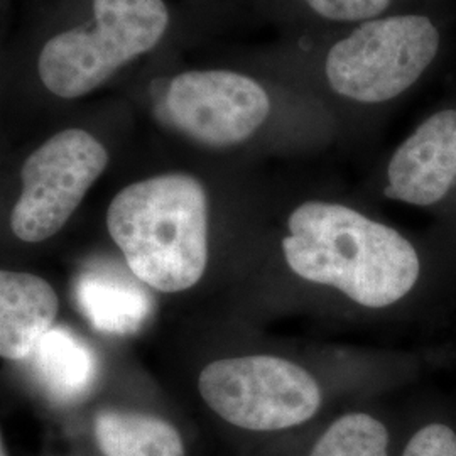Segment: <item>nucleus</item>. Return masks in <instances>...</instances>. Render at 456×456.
<instances>
[{
	"label": "nucleus",
	"mask_w": 456,
	"mask_h": 456,
	"mask_svg": "<svg viewBox=\"0 0 456 456\" xmlns=\"http://www.w3.org/2000/svg\"><path fill=\"white\" fill-rule=\"evenodd\" d=\"M288 265L367 308H387L416 286L421 262L397 230L338 203L306 201L288 220Z\"/></svg>",
	"instance_id": "f257e3e1"
},
{
	"label": "nucleus",
	"mask_w": 456,
	"mask_h": 456,
	"mask_svg": "<svg viewBox=\"0 0 456 456\" xmlns=\"http://www.w3.org/2000/svg\"><path fill=\"white\" fill-rule=\"evenodd\" d=\"M107 228L129 271L161 293L190 289L208 262V196L186 173L132 183L114 196Z\"/></svg>",
	"instance_id": "f03ea898"
},
{
	"label": "nucleus",
	"mask_w": 456,
	"mask_h": 456,
	"mask_svg": "<svg viewBox=\"0 0 456 456\" xmlns=\"http://www.w3.org/2000/svg\"><path fill=\"white\" fill-rule=\"evenodd\" d=\"M169 24L164 0H92L90 19L53 34L43 45L37 78L54 97H86L156 48Z\"/></svg>",
	"instance_id": "7ed1b4c3"
},
{
	"label": "nucleus",
	"mask_w": 456,
	"mask_h": 456,
	"mask_svg": "<svg viewBox=\"0 0 456 456\" xmlns=\"http://www.w3.org/2000/svg\"><path fill=\"white\" fill-rule=\"evenodd\" d=\"M440 49V33L424 16L370 19L326 56L330 86L360 103L399 97L419 80Z\"/></svg>",
	"instance_id": "20e7f679"
},
{
	"label": "nucleus",
	"mask_w": 456,
	"mask_h": 456,
	"mask_svg": "<svg viewBox=\"0 0 456 456\" xmlns=\"http://www.w3.org/2000/svg\"><path fill=\"white\" fill-rule=\"evenodd\" d=\"M198 389L224 421L248 431L296 428L322 408L314 377L273 355L216 360L201 370Z\"/></svg>",
	"instance_id": "39448f33"
},
{
	"label": "nucleus",
	"mask_w": 456,
	"mask_h": 456,
	"mask_svg": "<svg viewBox=\"0 0 456 456\" xmlns=\"http://www.w3.org/2000/svg\"><path fill=\"white\" fill-rule=\"evenodd\" d=\"M105 146L83 129H66L29 154L11 228L22 242L48 240L65 227L109 166Z\"/></svg>",
	"instance_id": "423d86ee"
},
{
	"label": "nucleus",
	"mask_w": 456,
	"mask_h": 456,
	"mask_svg": "<svg viewBox=\"0 0 456 456\" xmlns=\"http://www.w3.org/2000/svg\"><path fill=\"white\" fill-rule=\"evenodd\" d=\"M164 122L201 146H239L265 124L271 98L233 69H188L171 77L158 102Z\"/></svg>",
	"instance_id": "0eeeda50"
},
{
	"label": "nucleus",
	"mask_w": 456,
	"mask_h": 456,
	"mask_svg": "<svg viewBox=\"0 0 456 456\" xmlns=\"http://www.w3.org/2000/svg\"><path fill=\"white\" fill-rule=\"evenodd\" d=\"M456 181V110L431 115L397 147L386 196L416 207L441 201Z\"/></svg>",
	"instance_id": "6e6552de"
},
{
	"label": "nucleus",
	"mask_w": 456,
	"mask_h": 456,
	"mask_svg": "<svg viewBox=\"0 0 456 456\" xmlns=\"http://www.w3.org/2000/svg\"><path fill=\"white\" fill-rule=\"evenodd\" d=\"M73 296L92 326L112 335L139 331L154 310L144 282L110 262L88 265L77 277Z\"/></svg>",
	"instance_id": "1a4fd4ad"
},
{
	"label": "nucleus",
	"mask_w": 456,
	"mask_h": 456,
	"mask_svg": "<svg viewBox=\"0 0 456 456\" xmlns=\"http://www.w3.org/2000/svg\"><path fill=\"white\" fill-rule=\"evenodd\" d=\"M60 301L54 289L29 273L0 274V354L4 359H29L53 328Z\"/></svg>",
	"instance_id": "9d476101"
},
{
	"label": "nucleus",
	"mask_w": 456,
	"mask_h": 456,
	"mask_svg": "<svg viewBox=\"0 0 456 456\" xmlns=\"http://www.w3.org/2000/svg\"><path fill=\"white\" fill-rule=\"evenodd\" d=\"M29 360L41 386L63 403L86 395L97 382L98 360L94 350L68 328H51Z\"/></svg>",
	"instance_id": "9b49d317"
},
{
	"label": "nucleus",
	"mask_w": 456,
	"mask_h": 456,
	"mask_svg": "<svg viewBox=\"0 0 456 456\" xmlns=\"http://www.w3.org/2000/svg\"><path fill=\"white\" fill-rule=\"evenodd\" d=\"M95 438L105 456H184L178 429L144 412H100Z\"/></svg>",
	"instance_id": "f8f14e48"
},
{
	"label": "nucleus",
	"mask_w": 456,
	"mask_h": 456,
	"mask_svg": "<svg viewBox=\"0 0 456 456\" xmlns=\"http://www.w3.org/2000/svg\"><path fill=\"white\" fill-rule=\"evenodd\" d=\"M387 426L365 412L338 418L316 441L308 456H391Z\"/></svg>",
	"instance_id": "ddd939ff"
},
{
	"label": "nucleus",
	"mask_w": 456,
	"mask_h": 456,
	"mask_svg": "<svg viewBox=\"0 0 456 456\" xmlns=\"http://www.w3.org/2000/svg\"><path fill=\"white\" fill-rule=\"evenodd\" d=\"M401 456H456V429L450 424L428 423L416 429Z\"/></svg>",
	"instance_id": "4468645a"
},
{
	"label": "nucleus",
	"mask_w": 456,
	"mask_h": 456,
	"mask_svg": "<svg viewBox=\"0 0 456 456\" xmlns=\"http://www.w3.org/2000/svg\"><path fill=\"white\" fill-rule=\"evenodd\" d=\"M313 12L337 22L370 20L382 14L391 0H305Z\"/></svg>",
	"instance_id": "2eb2a0df"
},
{
	"label": "nucleus",
	"mask_w": 456,
	"mask_h": 456,
	"mask_svg": "<svg viewBox=\"0 0 456 456\" xmlns=\"http://www.w3.org/2000/svg\"><path fill=\"white\" fill-rule=\"evenodd\" d=\"M2 456H5V444L2 443Z\"/></svg>",
	"instance_id": "dca6fc26"
}]
</instances>
